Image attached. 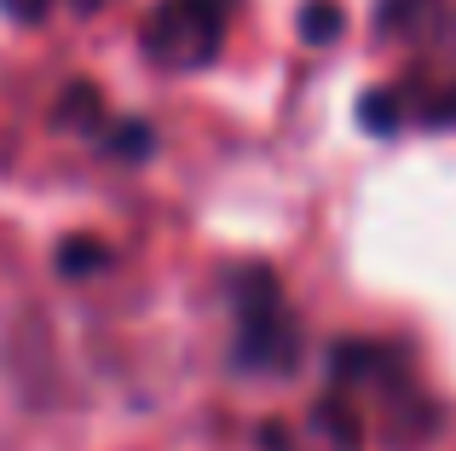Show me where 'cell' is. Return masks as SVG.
Returning a JSON list of instances; mask_svg holds the SVG:
<instances>
[{
  "mask_svg": "<svg viewBox=\"0 0 456 451\" xmlns=\"http://www.w3.org/2000/svg\"><path fill=\"white\" fill-rule=\"evenodd\" d=\"M225 41V0H162L145 29V46L156 64L202 70Z\"/></svg>",
  "mask_w": 456,
  "mask_h": 451,
  "instance_id": "6da1fadb",
  "label": "cell"
},
{
  "mask_svg": "<svg viewBox=\"0 0 456 451\" xmlns=\"http://www.w3.org/2000/svg\"><path fill=\"white\" fill-rule=\"evenodd\" d=\"M341 29H346L341 0H306V6H301V35H306L312 46H330Z\"/></svg>",
  "mask_w": 456,
  "mask_h": 451,
  "instance_id": "7a4b0ae2",
  "label": "cell"
},
{
  "mask_svg": "<svg viewBox=\"0 0 456 451\" xmlns=\"http://www.w3.org/2000/svg\"><path fill=\"white\" fill-rule=\"evenodd\" d=\"M151 145H156V134L145 122H127V127H116L110 134V157H134V162H145L151 157Z\"/></svg>",
  "mask_w": 456,
  "mask_h": 451,
  "instance_id": "3957f363",
  "label": "cell"
},
{
  "mask_svg": "<svg viewBox=\"0 0 456 451\" xmlns=\"http://www.w3.org/2000/svg\"><path fill=\"white\" fill-rule=\"evenodd\" d=\"M58 266H64V272H93V266H104L99 237H69V243L58 249Z\"/></svg>",
  "mask_w": 456,
  "mask_h": 451,
  "instance_id": "277c9868",
  "label": "cell"
},
{
  "mask_svg": "<svg viewBox=\"0 0 456 451\" xmlns=\"http://www.w3.org/2000/svg\"><path fill=\"white\" fill-rule=\"evenodd\" d=\"M93 104H99V87H93V81H81V87L64 93V111H58V122H93Z\"/></svg>",
  "mask_w": 456,
  "mask_h": 451,
  "instance_id": "5b68a950",
  "label": "cell"
},
{
  "mask_svg": "<svg viewBox=\"0 0 456 451\" xmlns=\"http://www.w3.org/2000/svg\"><path fill=\"white\" fill-rule=\"evenodd\" d=\"M364 122L376 127V134H393V127H399V116L387 111V93H370L364 99Z\"/></svg>",
  "mask_w": 456,
  "mask_h": 451,
  "instance_id": "8992f818",
  "label": "cell"
},
{
  "mask_svg": "<svg viewBox=\"0 0 456 451\" xmlns=\"http://www.w3.org/2000/svg\"><path fill=\"white\" fill-rule=\"evenodd\" d=\"M0 6H6L12 23H41L46 12H53V0H0Z\"/></svg>",
  "mask_w": 456,
  "mask_h": 451,
  "instance_id": "52a82bcc",
  "label": "cell"
},
{
  "mask_svg": "<svg viewBox=\"0 0 456 451\" xmlns=\"http://www.w3.org/2000/svg\"><path fill=\"white\" fill-rule=\"evenodd\" d=\"M76 6H81V12H99V6H104V0H76Z\"/></svg>",
  "mask_w": 456,
  "mask_h": 451,
  "instance_id": "ba28073f",
  "label": "cell"
}]
</instances>
